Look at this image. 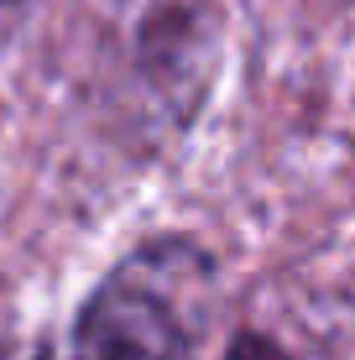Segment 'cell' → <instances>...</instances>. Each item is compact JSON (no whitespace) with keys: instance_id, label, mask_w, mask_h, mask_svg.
Segmentation results:
<instances>
[{"instance_id":"cell-1","label":"cell","mask_w":355,"mask_h":360,"mask_svg":"<svg viewBox=\"0 0 355 360\" xmlns=\"http://www.w3.org/2000/svg\"><path fill=\"white\" fill-rule=\"evenodd\" d=\"M188 271L193 262L173 245L136 251L84 303L68 360H188Z\"/></svg>"},{"instance_id":"cell-2","label":"cell","mask_w":355,"mask_h":360,"mask_svg":"<svg viewBox=\"0 0 355 360\" xmlns=\"http://www.w3.org/2000/svg\"><path fill=\"white\" fill-rule=\"evenodd\" d=\"M230 360H288L277 350L272 340H262V334H240L235 345H230Z\"/></svg>"},{"instance_id":"cell-3","label":"cell","mask_w":355,"mask_h":360,"mask_svg":"<svg viewBox=\"0 0 355 360\" xmlns=\"http://www.w3.org/2000/svg\"><path fill=\"white\" fill-rule=\"evenodd\" d=\"M16 21H21V0H0V47L11 42V32H16Z\"/></svg>"}]
</instances>
